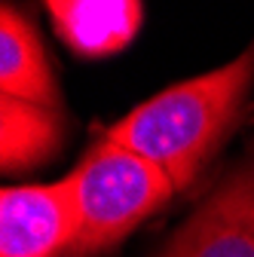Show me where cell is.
I'll list each match as a JSON object with an SVG mask.
<instances>
[{
  "label": "cell",
  "mask_w": 254,
  "mask_h": 257,
  "mask_svg": "<svg viewBox=\"0 0 254 257\" xmlns=\"http://www.w3.org/2000/svg\"><path fill=\"white\" fill-rule=\"evenodd\" d=\"M254 83V43L230 64L169 86L107 128L110 141L160 166L175 190L187 187L224 141Z\"/></svg>",
  "instance_id": "cell-1"
},
{
  "label": "cell",
  "mask_w": 254,
  "mask_h": 257,
  "mask_svg": "<svg viewBox=\"0 0 254 257\" xmlns=\"http://www.w3.org/2000/svg\"><path fill=\"white\" fill-rule=\"evenodd\" d=\"M68 181L77 202V239L68 257H89L116 245L175 193L160 166L110 138L95 144Z\"/></svg>",
  "instance_id": "cell-2"
},
{
  "label": "cell",
  "mask_w": 254,
  "mask_h": 257,
  "mask_svg": "<svg viewBox=\"0 0 254 257\" xmlns=\"http://www.w3.org/2000/svg\"><path fill=\"white\" fill-rule=\"evenodd\" d=\"M77 239V202L68 178L0 187V257H61Z\"/></svg>",
  "instance_id": "cell-3"
},
{
  "label": "cell",
  "mask_w": 254,
  "mask_h": 257,
  "mask_svg": "<svg viewBox=\"0 0 254 257\" xmlns=\"http://www.w3.org/2000/svg\"><path fill=\"white\" fill-rule=\"evenodd\" d=\"M160 257H254V159L208 193Z\"/></svg>",
  "instance_id": "cell-4"
},
{
  "label": "cell",
  "mask_w": 254,
  "mask_h": 257,
  "mask_svg": "<svg viewBox=\"0 0 254 257\" xmlns=\"http://www.w3.org/2000/svg\"><path fill=\"white\" fill-rule=\"evenodd\" d=\"M46 10L61 40L89 58L119 52L141 25V4L135 0H58Z\"/></svg>",
  "instance_id": "cell-5"
},
{
  "label": "cell",
  "mask_w": 254,
  "mask_h": 257,
  "mask_svg": "<svg viewBox=\"0 0 254 257\" xmlns=\"http://www.w3.org/2000/svg\"><path fill=\"white\" fill-rule=\"evenodd\" d=\"M0 92L55 110L58 92L34 28L10 7H0Z\"/></svg>",
  "instance_id": "cell-6"
},
{
  "label": "cell",
  "mask_w": 254,
  "mask_h": 257,
  "mask_svg": "<svg viewBox=\"0 0 254 257\" xmlns=\"http://www.w3.org/2000/svg\"><path fill=\"white\" fill-rule=\"evenodd\" d=\"M58 113L0 92V172L37 166L58 147Z\"/></svg>",
  "instance_id": "cell-7"
}]
</instances>
